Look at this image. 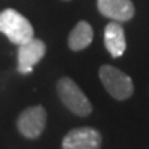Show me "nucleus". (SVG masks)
<instances>
[{
	"mask_svg": "<svg viewBox=\"0 0 149 149\" xmlns=\"http://www.w3.org/2000/svg\"><path fill=\"white\" fill-rule=\"evenodd\" d=\"M93 28L87 21H79L68 37V46L72 51L84 50L93 42Z\"/></svg>",
	"mask_w": 149,
	"mask_h": 149,
	"instance_id": "nucleus-9",
	"label": "nucleus"
},
{
	"mask_svg": "<svg viewBox=\"0 0 149 149\" xmlns=\"http://www.w3.org/2000/svg\"><path fill=\"white\" fill-rule=\"evenodd\" d=\"M46 123H47V112L42 105H36L22 111L17 120V128L25 138L35 139L42 135Z\"/></svg>",
	"mask_w": 149,
	"mask_h": 149,
	"instance_id": "nucleus-4",
	"label": "nucleus"
},
{
	"mask_svg": "<svg viewBox=\"0 0 149 149\" xmlns=\"http://www.w3.org/2000/svg\"><path fill=\"white\" fill-rule=\"evenodd\" d=\"M0 32L14 44H24L33 39V26L17 10L6 8L0 13Z\"/></svg>",
	"mask_w": 149,
	"mask_h": 149,
	"instance_id": "nucleus-2",
	"label": "nucleus"
},
{
	"mask_svg": "<svg viewBox=\"0 0 149 149\" xmlns=\"http://www.w3.org/2000/svg\"><path fill=\"white\" fill-rule=\"evenodd\" d=\"M104 42H105L107 50L113 58H119L123 55L127 44H126L123 26L119 22H109L107 25L104 31Z\"/></svg>",
	"mask_w": 149,
	"mask_h": 149,
	"instance_id": "nucleus-8",
	"label": "nucleus"
},
{
	"mask_svg": "<svg viewBox=\"0 0 149 149\" xmlns=\"http://www.w3.org/2000/svg\"><path fill=\"white\" fill-rule=\"evenodd\" d=\"M57 93H58L61 102L74 115L80 117H86L93 111V105H91L90 100L83 93V90L76 84V81L70 77H61L58 80Z\"/></svg>",
	"mask_w": 149,
	"mask_h": 149,
	"instance_id": "nucleus-1",
	"label": "nucleus"
},
{
	"mask_svg": "<svg viewBox=\"0 0 149 149\" xmlns=\"http://www.w3.org/2000/svg\"><path fill=\"white\" fill-rule=\"evenodd\" d=\"M46 54V44L40 39H31L18 47V72L31 73L33 65L40 62Z\"/></svg>",
	"mask_w": 149,
	"mask_h": 149,
	"instance_id": "nucleus-6",
	"label": "nucleus"
},
{
	"mask_svg": "<svg viewBox=\"0 0 149 149\" xmlns=\"http://www.w3.org/2000/svg\"><path fill=\"white\" fill-rule=\"evenodd\" d=\"M100 80L105 90L117 101H124L133 95L134 84L131 77L112 65H102L100 68Z\"/></svg>",
	"mask_w": 149,
	"mask_h": 149,
	"instance_id": "nucleus-3",
	"label": "nucleus"
},
{
	"mask_svg": "<svg viewBox=\"0 0 149 149\" xmlns=\"http://www.w3.org/2000/svg\"><path fill=\"white\" fill-rule=\"evenodd\" d=\"M97 6L102 15L116 22L130 21L135 13L131 0H98Z\"/></svg>",
	"mask_w": 149,
	"mask_h": 149,
	"instance_id": "nucleus-7",
	"label": "nucleus"
},
{
	"mask_svg": "<svg viewBox=\"0 0 149 149\" xmlns=\"http://www.w3.org/2000/svg\"><path fill=\"white\" fill-rule=\"evenodd\" d=\"M102 135L93 127L70 130L62 139V149H101Z\"/></svg>",
	"mask_w": 149,
	"mask_h": 149,
	"instance_id": "nucleus-5",
	"label": "nucleus"
}]
</instances>
